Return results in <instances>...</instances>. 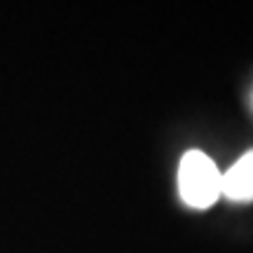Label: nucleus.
<instances>
[{
    "label": "nucleus",
    "mask_w": 253,
    "mask_h": 253,
    "mask_svg": "<svg viewBox=\"0 0 253 253\" xmlns=\"http://www.w3.org/2000/svg\"><path fill=\"white\" fill-rule=\"evenodd\" d=\"M178 192L192 209H209L223 195V173L202 150H188L178 167Z\"/></svg>",
    "instance_id": "obj_1"
},
{
    "label": "nucleus",
    "mask_w": 253,
    "mask_h": 253,
    "mask_svg": "<svg viewBox=\"0 0 253 253\" xmlns=\"http://www.w3.org/2000/svg\"><path fill=\"white\" fill-rule=\"evenodd\" d=\"M223 197L232 199V202L253 199V150L242 155L223 173Z\"/></svg>",
    "instance_id": "obj_2"
}]
</instances>
